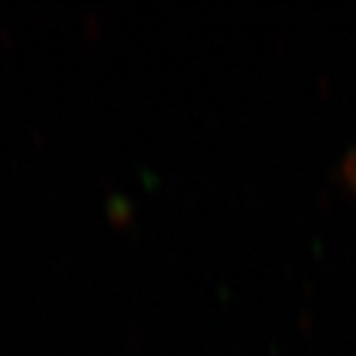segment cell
Wrapping results in <instances>:
<instances>
[{
	"instance_id": "obj_1",
	"label": "cell",
	"mask_w": 356,
	"mask_h": 356,
	"mask_svg": "<svg viewBox=\"0 0 356 356\" xmlns=\"http://www.w3.org/2000/svg\"><path fill=\"white\" fill-rule=\"evenodd\" d=\"M346 173H349V181L354 184V188H356V159H351V163H349V168H346Z\"/></svg>"
}]
</instances>
